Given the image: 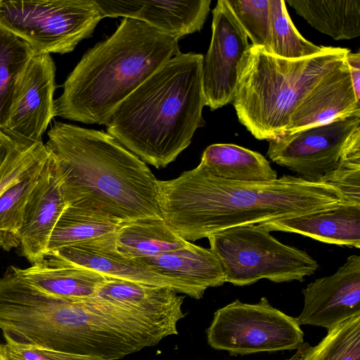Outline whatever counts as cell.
<instances>
[{
  "mask_svg": "<svg viewBox=\"0 0 360 360\" xmlns=\"http://www.w3.org/2000/svg\"><path fill=\"white\" fill-rule=\"evenodd\" d=\"M286 2L313 27L335 40L360 36L359 0H288Z\"/></svg>",
  "mask_w": 360,
  "mask_h": 360,
  "instance_id": "cell-23",
  "label": "cell"
},
{
  "mask_svg": "<svg viewBox=\"0 0 360 360\" xmlns=\"http://www.w3.org/2000/svg\"><path fill=\"white\" fill-rule=\"evenodd\" d=\"M122 224L96 213L66 207L51 233L46 254L114 234Z\"/></svg>",
  "mask_w": 360,
  "mask_h": 360,
  "instance_id": "cell-24",
  "label": "cell"
},
{
  "mask_svg": "<svg viewBox=\"0 0 360 360\" xmlns=\"http://www.w3.org/2000/svg\"><path fill=\"white\" fill-rule=\"evenodd\" d=\"M117 250L130 259L154 257L188 247L163 218L148 217L122 223L115 233Z\"/></svg>",
  "mask_w": 360,
  "mask_h": 360,
  "instance_id": "cell-22",
  "label": "cell"
},
{
  "mask_svg": "<svg viewBox=\"0 0 360 360\" xmlns=\"http://www.w3.org/2000/svg\"><path fill=\"white\" fill-rule=\"evenodd\" d=\"M167 287L109 278L94 296L137 311L178 334L177 323L185 316L184 297Z\"/></svg>",
  "mask_w": 360,
  "mask_h": 360,
  "instance_id": "cell-17",
  "label": "cell"
},
{
  "mask_svg": "<svg viewBox=\"0 0 360 360\" xmlns=\"http://www.w3.org/2000/svg\"><path fill=\"white\" fill-rule=\"evenodd\" d=\"M136 259L160 274L186 281L205 290L226 283L217 256L210 248L192 243L185 248Z\"/></svg>",
  "mask_w": 360,
  "mask_h": 360,
  "instance_id": "cell-19",
  "label": "cell"
},
{
  "mask_svg": "<svg viewBox=\"0 0 360 360\" xmlns=\"http://www.w3.org/2000/svg\"><path fill=\"white\" fill-rule=\"evenodd\" d=\"M178 40L141 20L123 18L107 39L89 49L54 100L55 115L105 125L116 107L172 57Z\"/></svg>",
  "mask_w": 360,
  "mask_h": 360,
  "instance_id": "cell-4",
  "label": "cell"
},
{
  "mask_svg": "<svg viewBox=\"0 0 360 360\" xmlns=\"http://www.w3.org/2000/svg\"><path fill=\"white\" fill-rule=\"evenodd\" d=\"M268 53L288 60L302 59L320 53L324 48L305 39L293 25L283 0H269Z\"/></svg>",
  "mask_w": 360,
  "mask_h": 360,
  "instance_id": "cell-25",
  "label": "cell"
},
{
  "mask_svg": "<svg viewBox=\"0 0 360 360\" xmlns=\"http://www.w3.org/2000/svg\"><path fill=\"white\" fill-rule=\"evenodd\" d=\"M212 17L211 41L203 57L202 83L205 105L214 110L233 101L240 65L250 44L225 0L217 1Z\"/></svg>",
  "mask_w": 360,
  "mask_h": 360,
  "instance_id": "cell-10",
  "label": "cell"
},
{
  "mask_svg": "<svg viewBox=\"0 0 360 360\" xmlns=\"http://www.w3.org/2000/svg\"><path fill=\"white\" fill-rule=\"evenodd\" d=\"M270 232L303 235L326 243L360 248V205L342 202L323 211L261 223Z\"/></svg>",
  "mask_w": 360,
  "mask_h": 360,
  "instance_id": "cell-18",
  "label": "cell"
},
{
  "mask_svg": "<svg viewBox=\"0 0 360 360\" xmlns=\"http://www.w3.org/2000/svg\"><path fill=\"white\" fill-rule=\"evenodd\" d=\"M207 238L221 262L226 283L236 286L261 279L302 282L319 267L307 252L282 243L262 224L226 229Z\"/></svg>",
  "mask_w": 360,
  "mask_h": 360,
  "instance_id": "cell-6",
  "label": "cell"
},
{
  "mask_svg": "<svg viewBox=\"0 0 360 360\" xmlns=\"http://www.w3.org/2000/svg\"><path fill=\"white\" fill-rule=\"evenodd\" d=\"M161 214L183 239L208 238L226 229L329 210L343 202L330 185L283 175L266 182L219 178L201 164L159 181Z\"/></svg>",
  "mask_w": 360,
  "mask_h": 360,
  "instance_id": "cell-1",
  "label": "cell"
},
{
  "mask_svg": "<svg viewBox=\"0 0 360 360\" xmlns=\"http://www.w3.org/2000/svg\"><path fill=\"white\" fill-rule=\"evenodd\" d=\"M203 56L172 57L114 110L107 133L143 162L166 167L205 124Z\"/></svg>",
  "mask_w": 360,
  "mask_h": 360,
  "instance_id": "cell-3",
  "label": "cell"
},
{
  "mask_svg": "<svg viewBox=\"0 0 360 360\" xmlns=\"http://www.w3.org/2000/svg\"><path fill=\"white\" fill-rule=\"evenodd\" d=\"M321 183L337 189L344 203L360 205V127L349 136L335 169Z\"/></svg>",
  "mask_w": 360,
  "mask_h": 360,
  "instance_id": "cell-29",
  "label": "cell"
},
{
  "mask_svg": "<svg viewBox=\"0 0 360 360\" xmlns=\"http://www.w3.org/2000/svg\"><path fill=\"white\" fill-rule=\"evenodd\" d=\"M349 75L356 99L360 101V54L352 53L350 50L345 56Z\"/></svg>",
  "mask_w": 360,
  "mask_h": 360,
  "instance_id": "cell-33",
  "label": "cell"
},
{
  "mask_svg": "<svg viewBox=\"0 0 360 360\" xmlns=\"http://www.w3.org/2000/svg\"><path fill=\"white\" fill-rule=\"evenodd\" d=\"M327 331L318 345L309 346L303 360H360V315Z\"/></svg>",
  "mask_w": 360,
  "mask_h": 360,
  "instance_id": "cell-28",
  "label": "cell"
},
{
  "mask_svg": "<svg viewBox=\"0 0 360 360\" xmlns=\"http://www.w3.org/2000/svg\"><path fill=\"white\" fill-rule=\"evenodd\" d=\"M200 164L219 178L244 182H266L278 179L270 162L259 153L231 143L206 148Z\"/></svg>",
  "mask_w": 360,
  "mask_h": 360,
  "instance_id": "cell-21",
  "label": "cell"
},
{
  "mask_svg": "<svg viewBox=\"0 0 360 360\" xmlns=\"http://www.w3.org/2000/svg\"><path fill=\"white\" fill-rule=\"evenodd\" d=\"M114 234L90 243L68 246L46 255L47 265H72L91 269L109 278L142 284L167 287L199 300L205 290L186 281L160 274L137 260L121 255Z\"/></svg>",
  "mask_w": 360,
  "mask_h": 360,
  "instance_id": "cell-12",
  "label": "cell"
},
{
  "mask_svg": "<svg viewBox=\"0 0 360 360\" xmlns=\"http://www.w3.org/2000/svg\"><path fill=\"white\" fill-rule=\"evenodd\" d=\"M300 326L328 330L360 315V256L352 255L332 275L316 279L302 290Z\"/></svg>",
  "mask_w": 360,
  "mask_h": 360,
  "instance_id": "cell-13",
  "label": "cell"
},
{
  "mask_svg": "<svg viewBox=\"0 0 360 360\" xmlns=\"http://www.w3.org/2000/svg\"><path fill=\"white\" fill-rule=\"evenodd\" d=\"M16 141L0 128V168L4 163Z\"/></svg>",
  "mask_w": 360,
  "mask_h": 360,
  "instance_id": "cell-34",
  "label": "cell"
},
{
  "mask_svg": "<svg viewBox=\"0 0 360 360\" xmlns=\"http://www.w3.org/2000/svg\"><path fill=\"white\" fill-rule=\"evenodd\" d=\"M103 17L135 18L179 40L200 31L210 10V0H95Z\"/></svg>",
  "mask_w": 360,
  "mask_h": 360,
  "instance_id": "cell-15",
  "label": "cell"
},
{
  "mask_svg": "<svg viewBox=\"0 0 360 360\" xmlns=\"http://www.w3.org/2000/svg\"><path fill=\"white\" fill-rule=\"evenodd\" d=\"M309 346V345L308 343H303V345L297 349L295 354L286 360H303L304 354Z\"/></svg>",
  "mask_w": 360,
  "mask_h": 360,
  "instance_id": "cell-35",
  "label": "cell"
},
{
  "mask_svg": "<svg viewBox=\"0 0 360 360\" xmlns=\"http://www.w3.org/2000/svg\"><path fill=\"white\" fill-rule=\"evenodd\" d=\"M45 146L66 204L121 223L162 218L158 180L146 163L103 131L55 121Z\"/></svg>",
  "mask_w": 360,
  "mask_h": 360,
  "instance_id": "cell-2",
  "label": "cell"
},
{
  "mask_svg": "<svg viewBox=\"0 0 360 360\" xmlns=\"http://www.w3.org/2000/svg\"><path fill=\"white\" fill-rule=\"evenodd\" d=\"M49 152L43 141H16L0 168V196L11 185L29 174L45 160Z\"/></svg>",
  "mask_w": 360,
  "mask_h": 360,
  "instance_id": "cell-30",
  "label": "cell"
},
{
  "mask_svg": "<svg viewBox=\"0 0 360 360\" xmlns=\"http://www.w3.org/2000/svg\"><path fill=\"white\" fill-rule=\"evenodd\" d=\"M49 157L0 196V248L5 251L20 247L25 207Z\"/></svg>",
  "mask_w": 360,
  "mask_h": 360,
  "instance_id": "cell-26",
  "label": "cell"
},
{
  "mask_svg": "<svg viewBox=\"0 0 360 360\" xmlns=\"http://www.w3.org/2000/svg\"><path fill=\"white\" fill-rule=\"evenodd\" d=\"M34 54L14 34L0 27V128L7 122L16 82Z\"/></svg>",
  "mask_w": 360,
  "mask_h": 360,
  "instance_id": "cell-27",
  "label": "cell"
},
{
  "mask_svg": "<svg viewBox=\"0 0 360 360\" xmlns=\"http://www.w3.org/2000/svg\"><path fill=\"white\" fill-rule=\"evenodd\" d=\"M15 271L24 281L38 290L70 300L94 297L108 278L81 266H50L44 262L26 269L15 266Z\"/></svg>",
  "mask_w": 360,
  "mask_h": 360,
  "instance_id": "cell-20",
  "label": "cell"
},
{
  "mask_svg": "<svg viewBox=\"0 0 360 360\" xmlns=\"http://www.w3.org/2000/svg\"><path fill=\"white\" fill-rule=\"evenodd\" d=\"M349 116L360 117V101L356 98L345 58L317 83L296 108L285 134Z\"/></svg>",
  "mask_w": 360,
  "mask_h": 360,
  "instance_id": "cell-16",
  "label": "cell"
},
{
  "mask_svg": "<svg viewBox=\"0 0 360 360\" xmlns=\"http://www.w3.org/2000/svg\"><path fill=\"white\" fill-rule=\"evenodd\" d=\"M0 360H11L3 344H0Z\"/></svg>",
  "mask_w": 360,
  "mask_h": 360,
  "instance_id": "cell-36",
  "label": "cell"
},
{
  "mask_svg": "<svg viewBox=\"0 0 360 360\" xmlns=\"http://www.w3.org/2000/svg\"><path fill=\"white\" fill-rule=\"evenodd\" d=\"M103 18L95 0H0V27L37 54H64L90 37Z\"/></svg>",
  "mask_w": 360,
  "mask_h": 360,
  "instance_id": "cell-7",
  "label": "cell"
},
{
  "mask_svg": "<svg viewBox=\"0 0 360 360\" xmlns=\"http://www.w3.org/2000/svg\"><path fill=\"white\" fill-rule=\"evenodd\" d=\"M49 154L27 201L20 233V253L32 265L43 262L51 233L66 207L56 162Z\"/></svg>",
  "mask_w": 360,
  "mask_h": 360,
  "instance_id": "cell-14",
  "label": "cell"
},
{
  "mask_svg": "<svg viewBox=\"0 0 360 360\" xmlns=\"http://www.w3.org/2000/svg\"><path fill=\"white\" fill-rule=\"evenodd\" d=\"M349 51L324 46L314 56L288 60L250 44L240 65L233 101L239 122L259 140L284 134L296 108Z\"/></svg>",
  "mask_w": 360,
  "mask_h": 360,
  "instance_id": "cell-5",
  "label": "cell"
},
{
  "mask_svg": "<svg viewBox=\"0 0 360 360\" xmlns=\"http://www.w3.org/2000/svg\"><path fill=\"white\" fill-rule=\"evenodd\" d=\"M11 360H98L94 357L19 344L4 337Z\"/></svg>",
  "mask_w": 360,
  "mask_h": 360,
  "instance_id": "cell-32",
  "label": "cell"
},
{
  "mask_svg": "<svg viewBox=\"0 0 360 360\" xmlns=\"http://www.w3.org/2000/svg\"><path fill=\"white\" fill-rule=\"evenodd\" d=\"M251 39L252 45L266 49L269 32V0H225Z\"/></svg>",
  "mask_w": 360,
  "mask_h": 360,
  "instance_id": "cell-31",
  "label": "cell"
},
{
  "mask_svg": "<svg viewBox=\"0 0 360 360\" xmlns=\"http://www.w3.org/2000/svg\"><path fill=\"white\" fill-rule=\"evenodd\" d=\"M206 333L211 347L231 355L297 349L304 343L296 319L265 297L255 304L236 300L218 309Z\"/></svg>",
  "mask_w": 360,
  "mask_h": 360,
  "instance_id": "cell-8",
  "label": "cell"
},
{
  "mask_svg": "<svg viewBox=\"0 0 360 360\" xmlns=\"http://www.w3.org/2000/svg\"><path fill=\"white\" fill-rule=\"evenodd\" d=\"M360 127V117L349 116L285 134L269 141L267 156L299 177L320 182L336 167L351 134Z\"/></svg>",
  "mask_w": 360,
  "mask_h": 360,
  "instance_id": "cell-9",
  "label": "cell"
},
{
  "mask_svg": "<svg viewBox=\"0 0 360 360\" xmlns=\"http://www.w3.org/2000/svg\"><path fill=\"white\" fill-rule=\"evenodd\" d=\"M56 66L50 54L34 53L18 79L2 129L15 141L36 142L56 117Z\"/></svg>",
  "mask_w": 360,
  "mask_h": 360,
  "instance_id": "cell-11",
  "label": "cell"
}]
</instances>
